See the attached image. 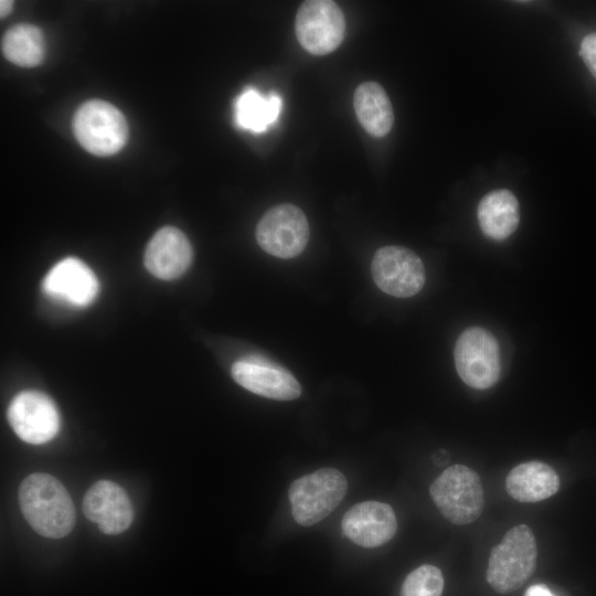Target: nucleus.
Returning <instances> with one entry per match:
<instances>
[{
	"label": "nucleus",
	"instance_id": "nucleus-1",
	"mask_svg": "<svg viewBox=\"0 0 596 596\" xmlns=\"http://www.w3.org/2000/svg\"><path fill=\"white\" fill-rule=\"evenodd\" d=\"M23 517L42 536L61 539L75 525V508L65 487L49 473H32L19 488Z\"/></svg>",
	"mask_w": 596,
	"mask_h": 596
},
{
	"label": "nucleus",
	"instance_id": "nucleus-2",
	"mask_svg": "<svg viewBox=\"0 0 596 596\" xmlns=\"http://www.w3.org/2000/svg\"><path fill=\"white\" fill-rule=\"evenodd\" d=\"M536 558L538 546L531 528L515 525L491 549L487 582L498 593L517 590L534 573Z\"/></svg>",
	"mask_w": 596,
	"mask_h": 596
},
{
	"label": "nucleus",
	"instance_id": "nucleus-3",
	"mask_svg": "<svg viewBox=\"0 0 596 596\" xmlns=\"http://www.w3.org/2000/svg\"><path fill=\"white\" fill-rule=\"evenodd\" d=\"M430 497L443 517L457 525L476 521L485 496L478 473L464 465L447 467L430 485Z\"/></svg>",
	"mask_w": 596,
	"mask_h": 596
},
{
	"label": "nucleus",
	"instance_id": "nucleus-4",
	"mask_svg": "<svg viewBox=\"0 0 596 596\" xmlns=\"http://www.w3.org/2000/svg\"><path fill=\"white\" fill-rule=\"evenodd\" d=\"M348 489L344 475L334 468H321L295 480L288 491L291 513L302 526H311L329 515Z\"/></svg>",
	"mask_w": 596,
	"mask_h": 596
},
{
	"label": "nucleus",
	"instance_id": "nucleus-5",
	"mask_svg": "<svg viewBox=\"0 0 596 596\" xmlns=\"http://www.w3.org/2000/svg\"><path fill=\"white\" fill-rule=\"evenodd\" d=\"M73 131L81 146L96 156L118 152L127 141V121L114 105L99 99L84 103L75 113Z\"/></svg>",
	"mask_w": 596,
	"mask_h": 596
},
{
	"label": "nucleus",
	"instance_id": "nucleus-6",
	"mask_svg": "<svg viewBox=\"0 0 596 596\" xmlns=\"http://www.w3.org/2000/svg\"><path fill=\"white\" fill-rule=\"evenodd\" d=\"M454 355L457 373L468 386L486 390L498 382L500 350L488 330L480 327L465 330L457 339Z\"/></svg>",
	"mask_w": 596,
	"mask_h": 596
},
{
	"label": "nucleus",
	"instance_id": "nucleus-7",
	"mask_svg": "<svg viewBox=\"0 0 596 596\" xmlns=\"http://www.w3.org/2000/svg\"><path fill=\"white\" fill-rule=\"evenodd\" d=\"M258 245L279 258H292L306 248L309 225L304 212L296 205L284 203L269 209L256 227Z\"/></svg>",
	"mask_w": 596,
	"mask_h": 596
},
{
	"label": "nucleus",
	"instance_id": "nucleus-8",
	"mask_svg": "<svg viewBox=\"0 0 596 596\" xmlns=\"http://www.w3.org/2000/svg\"><path fill=\"white\" fill-rule=\"evenodd\" d=\"M296 36L300 45L313 55L333 52L345 31L344 15L334 1H305L296 14Z\"/></svg>",
	"mask_w": 596,
	"mask_h": 596
},
{
	"label": "nucleus",
	"instance_id": "nucleus-9",
	"mask_svg": "<svg viewBox=\"0 0 596 596\" xmlns=\"http://www.w3.org/2000/svg\"><path fill=\"white\" fill-rule=\"evenodd\" d=\"M376 286L384 292L407 298L421 291L425 284V268L411 249L390 245L376 251L371 264Z\"/></svg>",
	"mask_w": 596,
	"mask_h": 596
},
{
	"label": "nucleus",
	"instance_id": "nucleus-10",
	"mask_svg": "<svg viewBox=\"0 0 596 596\" xmlns=\"http://www.w3.org/2000/svg\"><path fill=\"white\" fill-rule=\"evenodd\" d=\"M7 417L18 437L32 445L50 441L60 428L55 403L39 391H23L15 395L9 404Z\"/></svg>",
	"mask_w": 596,
	"mask_h": 596
},
{
	"label": "nucleus",
	"instance_id": "nucleus-11",
	"mask_svg": "<svg viewBox=\"0 0 596 596\" xmlns=\"http://www.w3.org/2000/svg\"><path fill=\"white\" fill-rule=\"evenodd\" d=\"M232 377L242 387L267 398L291 401L301 394L295 376L262 356L249 355L232 365Z\"/></svg>",
	"mask_w": 596,
	"mask_h": 596
},
{
	"label": "nucleus",
	"instance_id": "nucleus-12",
	"mask_svg": "<svg viewBox=\"0 0 596 596\" xmlns=\"http://www.w3.org/2000/svg\"><path fill=\"white\" fill-rule=\"evenodd\" d=\"M85 517L109 535L126 531L134 520V508L127 492L114 481L98 480L83 499Z\"/></svg>",
	"mask_w": 596,
	"mask_h": 596
},
{
	"label": "nucleus",
	"instance_id": "nucleus-13",
	"mask_svg": "<svg viewBox=\"0 0 596 596\" xmlns=\"http://www.w3.org/2000/svg\"><path fill=\"white\" fill-rule=\"evenodd\" d=\"M43 292L52 300L70 306L86 307L98 292L93 270L82 260L67 257L55 264L42 281Z\"/></svg>",
	"mask_w": 596,
	"mask_h": 596
},
{
	"label": "nucleus",
	"instance_id": "nucleus-14",
	"mask_svg": "<svg viewBox=\"0 0 596 596\" xmlns=\"http://www.w3.org/2000/svg\"><path fill=\"white\" fill-rule=\"evenodd\" d=\"M341 529L353 543L363 547H376L393 539L397 522L394 510L387 503L364 501L344 513Z\"/></svg>",
	"mask_w": 596,
	"mask_h": 596
},
{
	"label": "nucleus",
	"instance_id": "nucleus-15",
	"mask_svg": "<svg viewBox=\"0 0 596 596\" xmlns=\"http://www.w3.org/2000/svg\"><path fill=\"white\" fill-rule=\"evenodd\" d=\"M192 260V247L187 236L178 228H160L149 241L145 252V266L160 279L181 276Z\"/></svg>",
	"mask_w": 596,
	"mask_h": 596
},
{
	"label": "nucleus",
	"instance_id": "nucleus-16",
	"mask_svg": "<svg viewBox=\"0 0 596 596\" xmlns=\"http://www.w3.org/2000/svg\"><path fill=\"white\" fill-rule=\"evenodd\" d=\"M556 471L545 462L533 460L520 464L505 478V489L519 502H539L560 489Z\"/></svg>",
	"mask_w": 596,
	"mask_h": 596
},
{
	"label": "nucleus",
	"instance_id": "nucleus-17",
	"mask_svg": "<svg viewBox=\"0 0 596 596\" xmlns=\"http://www.w3.org/2000/svg\"><path fill=\"white\" fill-rule=\"evenodd\" d=\"M477 215L483 234L492 240L502 241L509 237L519 225V203L511 191L494 190L481 199Z\"/></svg>",
	"mask_w": 596,
	"mask_h": 596
},
{
	"label": "nucleus",
	"instance_id": "nucleus-18",
	"mask_svg": "<svg viewBox=\"0 0 596 596\" xmlns=\"http://www.w3.org/2000/svg\"><path fill=\"white\" fill-rule=\"evenodd\" d=\"M353 107L359 123L369 135L381 138L390 132L394 123L393 107L380 84H360L353 95Z\"/></svg>",
	"mask_w": 596,
	"mask_h": 596
},
{
	"label": "nucleus",
	"instance_id": "nucleus-19",
	"mask_svg": "<svg viewBox=\"0 0 596 596\" xmlns=\"http://www.w3.org/2000/svg\"><path fill=\"white\" fill-rule=\"evenodd\" d=\"M281 98L276 93L262 95L255 88L244 91L235 100V124L245 130L263 132L280 114Z\"/></svg>",
	"mask_w": 596,
	"mask_h": 596
},
{
	"label": "nucleus",
	"instance_id": "nucleus-20",
	"mask_svg": "<svg viewBox=\"0 0 596 596\" xmlns=\"http://www.w3.org/2000/svg\"><path fill=\"white\" fill-rule=\"evenodd\" d=\"M2 52L7 60L15 65L24 67L39 65L45 52L43 34L32 24L14 25L2 39Z\"/></svg>",
	"mask_w": 596,
	"mask_h": 596
},
{
	"label": "nucleus",
	"instance_id": "nucleus-21",
	"mask_svg": "<svg viewBox=\"0 0 596 596\" xmlns=\"http://www.w3.org/2000/svg\"><path fill=\"white\" fill-rule=\"evenodd\" d=\"M444 577L434 565L424 564L412 571L402 585V596H441Z\"/></svg>",
	"mask_w": 596,
	"mask_h": 596
},
{
	"label": "nucleus",
	"instance_id": "nucleus-22",
	"mask_svg": "<svg viewBox=\"0 0 596 596\" xmlns=\"http://www.w3.org/2000/svg\"><path fill=\"white\" fill-rule=\"evenodd\" d=\"M579 53L586 66L596 78V33H590L584 38Z\"/></svg>",
	"mask_w": 596,
	"mask_h": 596
},
{
	"label": "nucleus",
	"instance_id": "nucleus-23",
	"mask_svg": "<svg viewBox=\"0 0 596 596\" xmlns=\"http://www.w3.org/2000/svg\"><path fill=\"white\" fill-rule=\"evenodd\" d=\"M524 596H554L553 593L543 584L532 585Z\"/></svg>",
	"mask_w": 596,
	"mask_h": 596
},
{
	"label": "nucleus",
	"instance_id": "nucleus-24",
	"mask_svg": "<svg viewBox=\"0 0 596 596\" xmlns=\"http://www.w3.org/2000/svg\"><path fill=\"white\" fill-rule=\"evenodd\" d=\"M432 460L435 466H446L450 460V454L446 449H438L433 454Z\"/></svg>",
	"mask_w": 596,
	"mask_h": 596
},
{
	"label": "nucleus",
	"instance_id": "nucleus-25",
	"mask_svg": "<svg viewBox=\"0 0 596 596\" xmlns=\"http://www.w3.org/2000/svg\"><path fill=\"white\" fill-rule=\"evenodd\" d=\"M11 9H12V1H8V0H1L0 1L1 17L7 15L10 12Z\"/></svg>",
	"mask_w": 596,
	"mask_h": 596
}]
</instances>
